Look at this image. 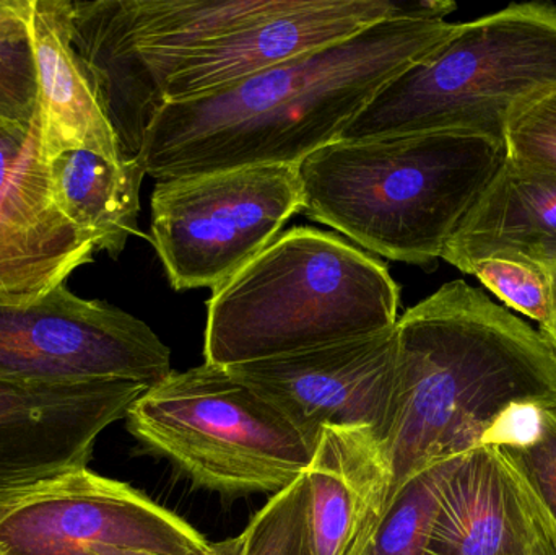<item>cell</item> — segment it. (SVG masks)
<instances>
[{
    "label": "cell",
    "mask_w": 556,
    "mask_h": 555,
    "mask_svg": "<svg viewBox=\"0 0 556 555\" xmlns=\"http://www.w3.org/2000/svg\"><path fill=\"white\" fill-rule=\"evenodd\" d=\"M172 352L149 325L62 286L45 295H0V380H126L152 388L172 374Z\"/></svg>",
    "instance_id": "ba28073f"
},
{
    "label": "cell",
    "mask_w": 556,
    "mask_h": 555,
    "mask_svg": "<svg viewBox=\"0 0 556 555\" xmlns=\"http://www.w3.org/2000/svg\"><path fill=\"white\" fill-rule=\"evenodd\" d=\"M244 537L240 534L230 540L220 541V543L211 544L208 550L201 555H243Z\"/></svg>",
    "instance_id": "f1b7e54d"
},
{
    "label": "cell",
    "mask_w": 556,
    "mask_h": 555,
    "mask_svg": "<svg viewBox=\"0 0 556 555\" xmlns=\"http://www.w3.org/2000/svg\"><path fill=\"white\" fill-rule=\"evenodd\" d=\"M126 419L147 449L224 497L280 494L313 462V446L290 420L217 365L172 371Z\"/></svg>",
    "instance_id": "8992f818"
},
{
    "label": "cell",
    "mask_w": 556,
    "mask_h": 555,
    "mask_svg": "<svg viewBox=\"0 0 556 555\" xmlns=\"http://www.w3.org/2000/svg\"><path fill=\"white\" fill-rule=\"evenodd\" d=\"M555 91L556 5L511 3L459 23L433 54L389 81L339 140L463 133L505 143L511 121Z\"/></svg>",
    "instance_id": "5b68a950"
},
{
    "label": "cell",
    "mask_w": 556,
    "mask_h": 555,
    "mask_svg": "<svg viewBox=\"0 0 556 555\" xmlns=\"http://www.w3.org/2000/svg\"><path fill=\"white\" fill-rule=\"evenodd\" d=\"M306 478L314 555H366L391 494L381 440L362 427H326Z\"/></svg>",
    "instance_id": "5bb4252c"
},
{
    "label": "cell",
    "mask_w": 556,
    "mask_h": 555,
    "mask_svg": "<svg viewBox=\"0 0 556 555\" xmlns=\"http://www.w3.org/2000/svg\"><path fill=\"white\" fill-rule=\"evenodd\" d=\"M469 276L477 277L493 295L515 312L535 319L547 318V273L511 260H485L473 264Z\"/></svg>",
    "instance_id": "603a6c76"
},
{
    "label": "cell",
    "mask_w": 556,
    "mask_h": 555,
    "mask_svg": "<svg viewBox=\"0 0 556 555\" xmlns=\"http://www.w3.org/2000/svg\"><path fill=\"white\" fill-rule=\"evenodd\" d=\"M366 555H372V554H371V551H369V550H368V553H366Z\"/></svg>",
    "instance_id": "f546056e"
},
{
    "label": "cell",
    "mask_w": 556,
    "mask_h": 555,
    "mask_svg": "<svg viewBox=\"0 0 556 555\" xmlns=\"http://www.w3.org/2000/svg\"><path fill=\"white\" fill-rule=\"evenodd\" d=\"M495 450L556 546V406L545 409L541 436L532 445Z\"/></svg>",
    "instance_id": "7402d4cb"
},
{
    "label": "cell",
    "mask_w": 556,
    "mask_h": 555,
    "mask_svg": "<svg viewBox=\"0 0 556 555\" xmlns=\"http://www.w3.org/2000/svg\"><path fill=\"white\" fill-rule=\"evenodd\" d=\"M463 456L424 469L399 489L372 538L369 546L372 555L421 554L437 517L444 484Z\"/></svg>",
    "instance_id": "d6986e66"
},
{
    "label": "cell",
    "mask_w": 556,
    "mask_h": 555,
    "mask_svg": "<svg viewBox=\"0 0 556 555\" xmlns=\"http://www.w3.org/2000/svg\"><path fill=\"white\" fill-rule=\"evenodd\" d=\"M147 175L139 159L123 165L88 150H67L48 162L55 207L111 257L140 235V188Z\"/></svg>",
    "instance_id": "ac0fdd59"
},
{
    "label": "cell",
    "mask_w": 556,
    "mask_h": 555,
    "mask_svg": "<svg viewBox=\"0 0 556 555\" xmlns=\"http://www.w3.org/2000/svg\"><path fill=\"white\" fill-rule=\"evenodd\" d=\"M243 537V555H314L306 475L274 495L254 515Z\"/></svg>",
    "instance_id": "44dd1931"
},
{
    "label": "cell",
    "mask_w": 556,
    "mask_h": 555,
    "mask_svg": "<svg viewBox=\"0 0 556 555\" xmlns=\"http://www.w3.org/2000/svg\"><path fill=\"white\" fill-rule=\"evenodd\" d=\"M395 345L389 502L424 469L482 446L513 404L556 406V357L541 332L464 280L407 310Z\"/></svg>",
    "instance_id": "7a4b0ae2"
},
{
    "label": "cell",
    "mask_w": 556,
    "mask_h": 555,
    "mask_svg": "<svg viewBox=\"0 0 556 555\" xmlns=\"http://www.w3.org/2000/svg\"><path fill=\"white\" fill-rule=\"evenodd\" d=\"M506 156L556 175V91L526 108L505 134Z\"/></svg>",
    "instance_id": "cb8c5ba5"
},
{
    "label": "cell",
    "mask_w": 556,
    "mask_h": 555,
    "mask_svg": "<svg viewBox=\"0 0 556 555\" xmlns=\"http://www.w3.org/2000/svg\"><path fill=\"white\" fill-rule=\"evenodd\" d=\"M29 134L31 130L20 129L0 121V189L7 185L25 153Z\"/></svg>",
    "instance_id": "484cf974"
},
{
    "label": "cell",
    "mask_w": 556,
    "mask_h": 555,
    "mask_svg": "<svg viewBox=\"0 0 556 555\" xmlns=\"http://www.w3.org/2000/svg\"><path fill=\"white\" fill-rule=\"evenodd\" d=\"M545 407L538 404H513L485 433L482 446L525 449L539 439L544 424Z\"/></svg>",
    "instance_id": "d4e9b609"
},
{
    "label": "cell",
    "mask_w": 556,
    "mask_h": 555,
    "mask_svg": "<svg viewBox=\"0 0 556 555\" xmlns=\"http://www.w3.org/2000/svg\"><path fill=\"white\" fill-rule=\"evenodd\" d=\"M505 159L477 134L337 140L298 163L303 214L378 256L433 266Z\"/></svg>",
    "instance_id": "3957f363"
},
{
    "label": "cell",
    "mask_w": 556,
    "mask_h": 555,
    "mask_svg": "<svg viewBox=\"0 0 556 555\" xmlns=\"http://www.w3.org/2000/svg\"><path fill=\"white\" fill-rule=\"evenodd\" d=\"M71 0H31L33 54L38 78V147L46 162L67 150H88L126 162L97 85L72 45Z\"/></svg>",
    "instance_id": "9a60e30c"
},
{
    "label": "cell",
    "mask_w": 556,
    "mask_h": 555,
    "mask_svg": "<svg viewBox=\"0 0 556 555\" xmlns=\"http://www.w3.org/2000/svg\"><path fill=\"white\" fill-rule=\"evenodd\" d=\"M31 0H0V121L31 130L38 116Z\"/></svg>",
    "instance_id": "ffe728a7"
},
{
    "label": "cell",
    "mask_w": 556,
    "mask_h": 555,
    "mask_svg": "<svg viewBox=\"0 0 556 555\" xmlns=\"http://www.w3.org/2000/svg\"><path fill=\"white\" fill-rule=\"evenodd\" d=\"M441 260L466 274L485 260L518 261L547 273L556 266V175L506 156Z\"/></svg>",
    "instance_id": "2e32d148"
},
{
    "label": "cell",
    "mask_w": 556,
    "mask_h": 555,
    "mask_svg": "<svg viewBox=\"0 0 556 555\" xmlns=\"http://www.w3.org/2000/svg\"><path fill=\"white\" fill-rule=\"evenodd\" d=\"M548 280V308L547 318L542 323L541 332L542 338L547 342L548 348L552 349L556 357V266L547 270Z\"/></svg>",
    "instance_id": "4316f807"
},
{
    "label": "cell",
    "mask_w": 556,
    "mask_h": 555,
    "mask_svg": "<svg viewBox=\"0 0 556 555\" xmlns=\"http://www.w3.org/2000/svg\"><path fill=\"white\" fill-rule=\"evenodd\" d=\"M395 326L227 370L280 411L316 450L326 427H362L382 445L394 419Z\"/></svg>",
    "instance_id": "30bf717a"
},
{
    "label": "cell",
    "mask_w": 556,
    "mask_h": 555,
    "mask_svg": "<svg viewBox=\"0 0 556 555\" xmlns=\"http://www.w3.org/2000/svg\"><path fill=\"white\" fill-rule=\"evenodd\" d=\"M303 207L298 165L163 179L152 194V240L173 289L214 292Z\"/></svg>",
    "instance_id": "52a82bcc"
},
{
    "label": "cell",
    "mask_w": 556,
    "mask_h": 555,
    "mask_svg": "<svg viewBox=\"0 0 556 555\" xmlns=\"http://www.w3.org/2000/svg\"><path fill=\"white\" fill-rule=\"evenodd\" d=\"M94 253V241L52 201L35 121L25 153L0 189V295H45L93 263Z\"/></svg>",
    "instance_id": "4fadbf2b"
},
{
    "label": "cell",
    "mask_w": 556,
    "mask_h": 555,
    "mask_svg": "<svg viewBox=\"0 0 556 555\" xmlns=\"http://www.w3.org/2000/svg\"><path fill=\"white\" fill-rule=\"evenodd\" d=\"M532 517L493 446L466 453L444 484L420 555H528Z\"/></svg>",
    "instance_id": "e0dca14e"
},
{
    "label": "cell",
    "mask_w": 556,
    "mask_h": 555,
    "mask_svg": "<svg viewBox=\"0 0 556 555\" xmlns=\"http://www.w3.org/2000/svg\"><path fill=\"white\" fill-rule=\"evenodd\" d=\"M147 390L126 380H0V505L88 469L100 433Z\"/></svg>",
    "instance_id": "8fae6325"
},
{
    "label": "cell",
    "mask_w": 556,
    "mask_h": 555,
    "mask_svg": "<svg viewBox=\"0 0 556 555\" xmlns=\"http://www.w3.org/2000/svg\"><path fill=\"white\" fill-rule=\"evenodd\" d=\"M456 9L450 0H277L260 18L191 52L166 78L162 101L208 97L384 20H444Z\"/></svg>",
    "instance_id": "7c38bea8"
},
{
    "label": "cell",
    "mask_w": 556,
    "mask_h": 555,
    "mask_svg": "<svg viewBox=\"0 0 556 555\" xmlns=\"http://www.w3.org/2000/svg\"><path fill=\"white\" fill-rule=\"evenodd\" d=\"M457 25L384 20L217 93L165 103L137 159L159 181L244 166L298 165L339 140L389 81L433 54Z\"/></svg>",
    "instance_id": "6da1fadb"
},
{
    "label": "cell",
    "mask_w": 556,
    "mask_h": 555,
    "mask_svg": "<svg viewBox=\"0 0 556 555\" xmlns=\"http://www.w3.org/2000/svg\"><path fill=\"white\" fill-rule=\"evenodd\" d=\"M208 546L178 515L90 469L0 505V555H201Z\"/></svg>",
    "instance_id": "9c48e42d"
},
{
    "label": "cell",
    "mask_w": 556,
    "mask_h": 555,
    "mask_svg": "<svg viewBox=\"0 0 556 555\" xmlns=\"http://www.w3.org/2000/svg\"><path fill=\"white\" fill-rule=\"evenodd\" d=\"M388 266L342 238L294 227L207 303L205 364H250L378 335L399 321Z\"/></svg>",
    "instance_id": "277c9868"
},
{
    "label": "cell",
    "mask_w": 556,
    "mask_h": 555,
    "mask_svg": "<svg viewBox=\"0 0 556 555\" xmlns=\"http://www.w3.org/2000/svg\"><path fill=\"white\" fill-rule=\"evenodd\" d=\"M529 510H531V507H529ZM531 517L532 530H534V533H532L531 547H529L528 555H556V546L554 541L551 540V537H548L547 531L544 530V527L539 524V520L534 517L532 510Z\"/></svg>",
    "instance_id": "83f0119b"
}]
</instances>
